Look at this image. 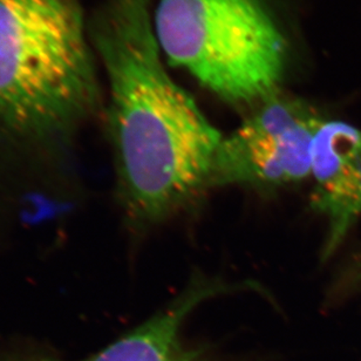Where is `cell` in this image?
<instances>
[{"label":"cell","mask_w":361,"mask_h":361,"mask_svg":"<svg viewBox=\"0 0 361 361\" xmlns=\"http://www.w3.org/2000/svg\"><path fill=\"white\" fill-rule=\"evenodd\" d=\"M154 28L169 63L233 104L277 94L286 42L263 0H160Z\"/></svg>","instance_id":"obj_3"},{"label":"cell","mask_w":361,"mask_h":361,"mask_svg":"<svg viewBox=\"0 0 361 361\" xmlns=\"http://www.w3.org/2000/svg\"><path fill=\"white\" fill-rule=\"evenodd\" d=\"M323 121L304 101L278 93L269 97L236 132L224 136L212 187L276 188L310 178L313 140Z\"/></svg>","instance_id":"obj_4"},{"label":"cell","mask_w":361,"mask_h":361,"mask_svg":"<svg viewBox=\"0 0 361 361\" xmlns=\"http://www.w3.org/2000/svg\"><path fill=\"white\" fill-rule=\"evenodd\" d=\"M80 0H0V132L68 135L102 107Z\"/></svg>","instance_id":"obj_2"},{"label":"cell","mask_w":361,"mask_h":361,"mask_svg":"<svg viewBox=\"0 0 361 361\" xmlns=\"http://www.w3.org/2000/svg\"><path fill=\"white\" fill-rule=\"evenodd\" d=\"M237 288L198 278L160 312L86 361H216L201 348L184 344L180 331L200 304Z\"/></svg>","instance_id":"obj_6"},{"label":"cell","mask_w":361,"mask_h":361,"mask_svg":"<svg viewBox=\"0 0 361 361\" xmlns=\"http://www.w3.org/2000/svg\"><path fill=\"white\" fill-rule=\"evenodd\" d=\"M312 205L329 221L324 257L334 254L361 215V132L324 120L313 140Z\"/></svg>","instance_id":"obj_5"},{"label":"cell","mask_w":361,"mask_h":361,"mask_svg":"<svg viewBox=\"0 0 361 361\" xmlns=\"http://www.w3.org/2000/svg\"><path fill=\"white\" fill-rule=\"evenodd\" d=\"M149 0H108L90 23L108 82L107 121L118 196L153 226L212 187L224 136L164 68Z\"/></svg>","instance_id":"obj_1"}]
</instances>
